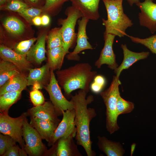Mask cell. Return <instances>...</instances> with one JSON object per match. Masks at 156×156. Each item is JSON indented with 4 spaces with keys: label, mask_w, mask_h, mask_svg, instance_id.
<instances>
[{
    "label": "cell",
    "mask_w": 156,
    "mask_h": 156,
    "mask_svg": "<svg viewBox=\"0 0 156 156\" xmlns=\"http://www.w3.org/2000/svg\"><path fill=\"white\" fill-rule=\"evenodd\" d=\"M100 0H70L72 5L78 10L83 17L96 20L99 18L98 9Z\"/></svg>",
    "instance_id": "cell-19"
},
{
    "label": "cell",
    "mask_w": 156,
    "mask_h": 156,
    "mask_svg": "<svg viewBox=\"0 0 156 156\" xmlns=\"http://www.w3.org/2000/svg\"><path fill=\"white\" fill-rule=\"evenodd\" d=\"M51 76L49 84L44 88L49 94L51 101L57 110L62 111L74 109L72 101L67 100L63 95L54 71L51 70Z\"/></svg>",
    "instance_id": "cell-9"
},
{
    "label": "cell",
    "mask_w": 156,
    "mask_h": 156,
    "mask_svg": "<svg viewBox=\"0 0 156 156\" xmlns=\"http://www.w3.org/2000/svg\"><path fill=\"white\" fill-rule=\"evenodd\" d=\"M134 108V104L132 102L123 99L119 94L116 102V109L118 116L131 112Z\"/></svg>",
    "instance_id": "cell-32"
},
{
    "label": "cell",
    "mask_w": 156,
    "mask_h": 156,
    "mask_svg": "<svg viewBox=\"0 0 156 156\" xmlns=\"http://www.w3.org/2000/svg\"><path fill=\"white\" fill-rule=\"evenodd\" d=\"M17 142L13 138L7 135L0 134V155L3 154L10 148L16 145Z\"/></svg>",
    "instance_id": "cell-34"
},
{
    "label": "cell",
    "mask_w": 156,
    "mask_h": 156,
    "mask_svg": "<svg viewBox=\"0 0 156 156\" xmlns=\"http://www.w3.org/2000/svg\"><path fill=\"white\" fill-rule=\"evenodd\" d=\"M128 36L133 42L144 45L152 53L156 55V34L145 38H141L129 35Z\"/></svg>",
    "instance_id": "cell-31"
},
{
    "label": "cell",
    "mask_w": 156,
    "mask_h": 156,
    "mask_svg": "<svg viewBox=\"0 0 156 156\" xmlns=\"http://www.w3.org/2000/svg\"><path fill=\"white\" fill-rule=\"evenodd\" d=\"M51 76V70L47 63L40 67L32 68L27 77V86L36 84L44 88L49 83Z\"/></svg>",
    "instance_id": "cell-18"
},
{
    "label": "cell",
    "mask_w": 156,
    "mask_h": 156,
    "mask_svg": "<svg viewBox=\"0 0 156 156\" xmlns=\"http://www.w3.org/2000/svg\"><path fill=\"white\" fill-rule=\"evenodd\" d=\"M89 20L82 17L81 20L77 21L78 25V32L77 35V44L74 50L66 55L68 60L79 61L80 57L78 54L85 50L93 49L88 41V39L86 33V26Z\"/></svg>",
    "instance_id": "cell-13"
},
{
    "label": "cell",
    "mask_w": 156,
    "mask_h": 156,
    "mask_svg": "<svg viewBox=\"0 0 156 156\" xmlns=\"http://www.w3.org/2000/svg\"><path fill=\"white\" fill-rule=\"evenodd\" d=\"M70 0H45L44 5L42 8L43 14H47L50 16L57 15L64 3Z\"/></svg>",
    "instance_id": "cell-28"
},
{
    "label": "cell",
    "mask_w": 156,
    "mask_h": 156,
    "mask_svg": "<svg viewBox=\"0 0 156 156\" xmlns=\"http://www.w3.org/2000/svg\"><path fill=\"white\" fill-rule=\"evenodd\" d=\"M29 7L21 0H8L0 5L1 10L18 12L21 10Z\"/></svg>",
    "instance_id": "cell-29"
},
{
    "label": "cell",
    "mask_w": 156,
    "mask_h": 156,
    "mask_svg": "<svg viewBox=\"0 0 156 156\" xmlns=\"http://www.w3.org/2000/svg\"><path fill=\"white\" fill-rule=\"evenodd\" d=\"M30 124L37 131L42 139L49 142L59 124L30 116Z\"/></svg>",
    "instance_id": "cell-21"
},
{
    "label": "cell",
    "mask_w": 156,
    "mask_h": 156,
    "mask_svg": "<svg viewBox=\"0 0 156 156\" xmlns=\"http://www.w3.org/2000/svg\"><path fill=\"white\" fill-rule=\"evenodd\" d=\"M29 7L42 9L45 0H21Z\"/></svg>",
    "instance_id": "cell-37"
},
{
    "label": "cell",
    "mask_w": 156,
    "mask_h": 156,
    "mask_svg": "<svg viewBox=\"0 0 156 156\" xmlns=\"http://www.w3.org/2000/svg\"><path fill=\"white\" fill-rule=\"evenodd\" d=\"M11 12L1 17L0 42L12 49L18 42L34 37V31L18 13Z\"/></svg>",
    "instance_id": "cell-3"
},
{
    "label": "cell",
    "mask_w": 156,
    "mask_h": 156,
    "mask_svg": "<svg viewBox=\"0 0 156 156\" xmlns=\"http://www.w3.org/2000/svg\"><path fill=\"white\" fill-rule=\"evenodd\" d=\"M31 101L34 106L43 104L45 103L44 96L39 90H33L30 93Z\"/></svg>",
    "instance_id": "cell-35"
},
{
    "label": "cell",
    "mask_w": 156,
    "mask_h": 156,
    "mask_svg": "<svg viewBox=\"0 0 156 156\" xmlns=\"http://www.w3.org/2000/svg\"><path fill=\"white\" fill-rule=\"evenodd\" d=\"M23 136L25 144L24 149L29 156H40L46 151V149L42 142L40 135L30 123L27 118L23 127Z\"/></svg>",
    "instance_id": "cell-8"
},
{
    "label": "cell",
    "mask_w": 156,
    "mask_h": 156,
    "mask_svg": "<svg viewBox=\"0 0 156 156\" xmlns=\"http://www.w3.org/2000/svg\"><path fill=\"white\" fill-rule=\"evenodd\" d=\"M119 78L114 76L109 87L100 93L106 107V128L110 134L119 129L117 122L118 116L116 109L117 98L120 94L119 86L121 84Z\"/></svg>",
    "instance_id": "cell-5"
},
{
    "label": "cell",
    "mask_w": 156,
    "mask_h": 156,
    "mask_svg": "<svg viewBox=\"0 0 156 156\" xmlns=\"http://www.w3.org/2000/svg\"><path fill=\"white\" fill-rule=\"evenodd\" d=\"M8 0H0V5L3 4Z\"/></svg>",
    "instance_id": "cell-44"
},
{
    "label": "cell",
    "mask_w": 156,
    "mask_h": 156,
    "mask_svg": "<svg viewBox=\"0 0 156 156\" xmlns=\"http://www.w3.org/2000/svg\"><path fill=\"white\" fill-rule=\"evenodd\" d=\"M47 64L51 70H60L61 68L66 55L62 47L48 49L47 51Z\"/></svg>",
    "instance_id": "cell-24"
},
{
    "label": "cell",
    "mask_w": 156,
    "mask_h": 156,
    "mask_svg": "<svg viewBox=\"0 0 156 156\" xmlns=\"http://www.w3.org/2000/svg\"><path fill=\"white\" fill-rule=\"evenodd\" d=\"M21 73L12 63L1 59L0 60V87L15 75Z\"/></svg>",
    "instance_id": "cell-25"
},
{
    "label": "cell",
    "mask_w": 156,
    "mask_h": 156,
    "mask_svg": "<svg viewBox=\"0 0 156 156\" xmlns=\"http://www.w3.org/2000/svg\"><path fill=\"white\" fill-rule=\"evenodd\" d=\"M103 87L98 85L94 81L90 85V88L93 92L97 93L100 92Z\"/></svg>",
    "instance_id": "cell-40"
},
{
    "label": "cell",
    "mask_w": 156,
    "mask_h": 156,
    "mask_svg": "<svg viewBox=\"0 0 156 156\" xmlns=\"http://www.w3.org/2000/svg\"><path fill=\"white\" fill-rule=\"evenodd\" d=\"M37 37L22 40L17 43L12 49L16 53L26 57L31 47L37 40Z\"/></svg>",
    "instance_id": "cell-30"
},
{
    "label": "cell",
    "mask_w": 156,
    "mask_h": 156,
    "mask_svg": "<svg viewBox=\"0 0 156 156\" xmlns=\"http://www.w3.org/2000/svg\"><path fill=\"white\" fill-rule=\"evenodd\" d=\"M123 0H102L106 10L107 19L102 18L105 28V34H110L121 38L127 36L125 31L133 23L125 14L122 6Z\"/></svg>",
    "instance_id": "cell-4"
},
{
    "label": "cell",
    "mask_w": 156,
    "mask_h": 156,
    "mask_svg": "<svg viewBox=\"0 0 156 156\" xmlns=\"http://www.w3.org/2000/svg\"><path fill=\"white\" fill-rule=\"evenodd\" d=\"M131 6H132L133 4H135L140 2L139 0H127Z\"/></svg>",
    "instance_id": "cell-42"
},
{
    "label": "cell",
    "mask_w": 156,
    "mask_h": 156,
    "mask_svg": "<svg viewBox=\"0 0 156 156\" xmlns=\"http://www.w3.org/2000/svg\"><path fill=\"white\" fill-rule=\"evenodd\" d=\"M136 144L135 143H133L131 146V156H132L134 152Z\"/></svg>",
    "instance_id": "cell-43"
},
{
    "label": "cell",
    "mask_w": 156,
    "mask_h": 156,
    "mask_svg": "<svg viewBox=\"0 0 156 156\" xmlns=\"http://www.w3.org/2000/svg\"><path fill=\"white\" fill-rule=\"evenodd\" d=\"M41 25L44 27L48 26L50 23V16L46 14H43L41 15Z\"/></svg>",
    "instance_id": "cell-38"
},
{
    "label": "cell",
    "mask_w": 156,
    "mask_h": 156,
    "mask_svg": "<svg viewBox=\"0 0 156 156\" xmlns=\"http://www.w3.org/2000/svg\"><path fill=\"white\" fill-rule=\"evenodd\" d=\"M28 115L27 112H24L20 116L14 118L10 116L8 113L0 114V133L13 138L23 149L25 144L22 138L23 127L24 120Z\"/></svg>",
    "instance_id": "cell-7"
},
{
    "label": "cell",
    "mask_w": 156,
    "mask_h": 156,
    "mask_svg": "<svg viewBox=\"0 0 156 156\" xmlns=\"http://www.w3.org/2000/svg\"><path fill=\"white\" fill-rule=\"evenodd\" d=\"M28 115L59 124L58 116L62 115L56 109L50 101H47L42 105L34 106L28 110Z\"/></svg>",
    "instance_id": "cell-16"
},
{
    "label": "cell",
    "mask_w": 156,
    "mask_h": 156,
    "mask_svg": "<svg viewBox=\"0 0 156 156\" xmlns=\"http://www.w3.org/2000/svg\"><path fill=\"white\" fill-rule=\"evenodd\" d=\"M97 144L99 149L107 156H122L125 151L121 144L108 139L105 136H98Z\"/></svg>",
    "instance_id": "cell-22"
},
{
    "label": "cell",
    "mask_w": 156,
    "mask_h": 156,
    "mask_svg": "<svg viewBox=\"0 0 156 156\" xmlns=\"http://www.w3.org/2000/svg\"><path fill=\"white\" fill-rule=\"evenodd\" d=\"M65 14L66 18L58 19V23L61 25L62 47L66 55L70 53L69 49L73 46L77 39V34L75 32L76 23L79 19L83 17V16L78 10L72 5L67 8Z\"/></svg>",
    "instance_id": "cell-6"
},
{
    "label": "cell",
    "mask_w": 156,
    "mask_h": 156,
    "mask_svg": "<svg viewBox=\"0 0 156 156\" xmlns=\"http://www.w3.org/2000/svg\"><path fill=\"white\" fill-rule=\"evenodd\" d=\"M27 154L24 149L16 145L9 149L3 156H26Z\"/></svg>",
    "instance_id": "cell-36"
},
{
    "label": "cell",
    "mask_w": 156,
    "mask_h": 156,
    "mask_svg": "<svg viewBox=\"0 0 156 156\" xmlns=\"http://www.w3.org/2000/svg\"><path fill=\"white\" fill-rule=\"evenodd\" d=\"M115 36L110 34H104V46L99 58L95 63V65L98 68H100L104 64L107 65L110 69L114 70L118 67L113 49Z\"/></svg>",
    "instance_id": "cell-15"
},
{
    "label": "cell",
    "mask_w": 156,
    "mask_h": 156,
    "mask_svg": "<svg viewBox=\"0 0 156 156\" xmlns=\"http://www.w3.org/2000/svg\"><path fill=\"white\" fill-rule=\"evenodd\" d=\"M76 134H73L59 139L54 144L55 146V156H81L73 138Z\"/></svg>",
    "instance_id": "cell-17"
},
{
    "label": "cell",
    "mask_w": 156,
    "mask_h": 156,
    "mask_svg": "<svg viewBox=\"0 0 156 156\" xmlns=\"http://www.w3.org/2000/svg\"><path fill=\"white\" fill-rule=\"evenodd\" d=\"M88 92L80 89L74 95H71L70 100L73 104L75 111L76 144L83 147L88 156H95L96 153L92 149L90 125L96 114L94 108L88 107V105L94 100V96L92 95L86 96Z\"/></svg>",
    "instance_id": "cell-1"
},
{
    "label": "cell",
    "mask_w": 156,
    "mask_h": 156,
    "mask_svg": "<svg viewBox=\"0 0 156 156\" xmlns=\"http://www.w3.org/2000/svg\"><path fill=\"white\" fill-rule=\"evenodd\" d=\"M32 25L39 26L42 25L41 16H37L34 17L32 21Z\"/></svg>",
    "instance_id": "cell-41"
},
{
    "label": "cell",
    "mask_w": 156,
    "mask_h": 156,
    "mask_svg": "<svg viewBox=\"0 0 156 156\" xmlns=\"http://www.w3.org/2000/svg\"><path fill=\"white\" fill-rule=\"evenodd\" d=\"M94 82L103 88L105 83V80L104 78L100 75H96L94 77Z\"/></svg>",
    "instance_id": "cell-39"
},
{
    "label": "cell",
    "mask_w": 156,
    "mask_h": 156,
    "mask_svg": "<svg viewBox=\"0 0 156 156\" xmlns=\"http://www.w3.org/2000/svg\"><path fill=\"white\" fill-rule=\"evenodd\" d=\"M55 73L59 85L63 89L65 94L68 96L73 91L78 89L88 92L90 83L97 72L92 70L89 64L84 62L57 70Z\"/></svg>",
    "instance_id": "cell-2"
},
{
    "label": "cell",
    "mask_w": 156,
    "mask_h": 156,
    "mask_svg": "<svg viewBox=\"0 0 156 156\" xmlns=\"http://www.w3.org/2000/svg\"><path fill=\"white\" fill-rule=\"evenodd\" d=\"M121 47L123 51V60L120 65L114 70L116 75L118 77L123 70L128 69L134 63L139 60L146 58L150 54L148 51L140 53L132 51L128 49L125 44H122Z\"/></svg>",
    "instance_id": "cell-20"
},
{
    "label": "cell",
    "mask_w": 156,
    "mask_h": 156,
    "mask_svg": "<svg viewBox=\"0 0 156 156\" xmlns=\"http://www.w3.org/2000/svg\"><path fill=\"white\" fill-rule=\"evenodd\" d=\"M27 86V77L21 73H19L9 79L0 87V96L9 92L21 91Z\"/></svg>",
    "instance_id": "cell-23"
},
{
    "label": "cell",
    "mask_w": 156,
    "mask_h": 156,
    "mask_svg": "<svg viewBox=\"0 0 156 156\" xmlns=\"http://www.w3.org/2000/svg\"><path fill=\"white\" fill-rule=\"evenodd\" d=\"M0 57L13 63L21 73L27 77L30 70L34 68V65L27 60L26 56L18 54L12 49L1 44L0 45Z\"/></svg>",
    "instance_id": "cell-14"
},
{
    "label": "cell",
    "mask_w": 156,
    "mask_h": 156,
    "mask_svg": "<svg viewBox=\"0 0 156 156\" xmlns=\"http://www.w3.org/2000/svg\"></svg>",
    "instance_id": "cell-45"
},
{
    "label": "cell",
    "mask_w": 156,
    "mask_h": 156,
    "mask_svg": "<svg viewBox=\"0 0 156 156\" xmlns=\"http://www.w3.org/2000/svg\"><path fill=\"white\" fill-rule=\"evenodd\" d=\"M49 31L48 26L41 30L36 43L27 55V60L34 66H40L46 59L45 44Z\"/></svg>",
    "instance_id": "cell-11"
},
{
    "label": "cell",
    "mask_w": 156,
    "mask_h": 156,
    "mask_svg": "<svg viewBox=\"0 0 156 156\" xmlns=\"http://www.w3.org/2000/svg\"><path fill=\"white\" fill-rule=\"evenodd\" d=\"M63 118L48 142L49 146H53L60 138L76 134L77 129L75 123L74 109L62 111Z\"/></svg>",
    "instance_id": "cell-10"
},
{
    "label": "cell",
    "mask_w": 156,
    "mask_h": 156,
    "mask_svg": "<svg viewBox=\"0 0 156 156\" xmlns=\"http://www.w3.org/2000/svg\"><path fill=\"white\" fill-rule=\"evenodd\" d=\"M17 13L27 22L32 25L33 19L37 16L42 15L43 14V11L42 9L29 7Z\"/></svg>",
    "instance_id": "cell-33"
},
{
    "label": "cell",
    "mask_w": 156,
    "mask_h": 156,
    "mask_svg": "<svg viewBox=\"0 0 156 156\" xmlns=\"http://www.w3.org/2000/svg\"><path fill=\"white\" fill-rule=\"evenodd\" d=\"M21 91L6 92L0 96V110L1 113H8L11 106L20 97Z\"/></svg>",
    "instance_id": "cell-26"
},
{
    "label": "cell",
    "mask_w": 156,
    "mask_h": 156,
    "mask_svg": "<svg viewBox=\"0 0 156 156\" xmlns=\"http://www.w3.org/2000/svg\"><path fill=\"white\" fill-rule=\"evenodd\" d=\"M46 43L47 50L62 47L63 41L61 27H55L49 31Z\"/></svg>",
    "instance_id": "cell-27"
},
{
    "label": "cell",
    "mask_w": 156,
    "mask_h": 156,
    "mask_svg": "<svg viewBox=\"0 0 156 156\" xmlns=\"http://www.w3.org/2000/svg\"><path fill=\"white\" fill-rule=\"evenodd\" d=\"M140 10L138 14L140 24L153 34L156 31V3L153 0H144L136 4Z\"/></svg>",
    "instance_id": "cell-12"
}]
</instances>
